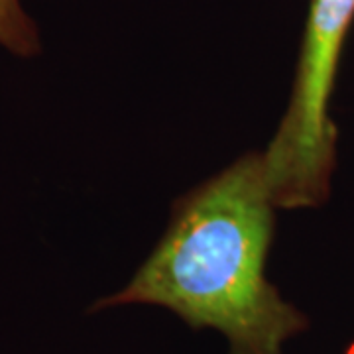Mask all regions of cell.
<instances>
[{"label":"cell","instance_id":"obj_1","mask_svg":"<svg viewBox=\"0 0 354 354\" xmlns=\"http://www.w3.org/2000/svg\"><path fill=\"white\" fill-rule=\"evenodd\" d=\"M274 209L262 153H246L176 203L136 276L95 309L160 305L193 329L223 333L228 354H283L307 317L266 276Z\"/></svg>","mask_w":354,"mask_h":354},{"label":"cell","instance_id":"obj_2","mask_svg":"<svg viewBox=\"0 0 354 354\" xmlns=\"http://www.w3.org/2000/svg\"><path fill=\"white\" fill-rule=\"evenodd\" d=\"M354 24V0H309L290 104L262 153L276 207L309 209L327 201L337 162L330 101Z\"/></svg>","mask_w":354,"mask_h":354},{"label":"cell","instance_id":"obj_3","mask_svg":"<svg viewBox=\"0 0 354 354\" xmlns=\"http://www.w3.org/2000/svg\"><path fill=\"white\" fill-rule=\"evenodd\" d=\"M0 48L24 59L36 57L41 51L38 24L22 0H0Z\"/></svg>","mask_w":354,"mask_h":354}]
</instances>
